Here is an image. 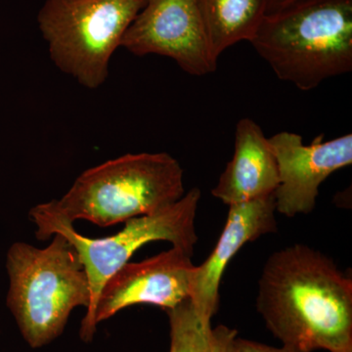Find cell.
Returning <instances> with one entry per match:
<instances>
[{
    "label": "cell",
    "instance_id": "obj_1",
    "mask_svg": "<svg viewBox=\"0 0 352 352\" xmlns=\"http://www.w3.org/2000/svg\"><path fill=\"white\" fill-rule=\"evenodd\" d=\"M256 309L284 346L312 352L352 346V281L307 245L273 252L258 281Z\"/></svg>",
    "mask_w": 352,
    "mask_h": 352
},
{
    "label": "cell",
    "instance_id": "obj_2",
    "mask_svg": "<svg viewBox=\"0 0 352 352\" xmlns=\"http://www.w3.org/2000/svg\"><path fill=\"white\" fill-rule=\"evenodd\" d=\"M251 43L279 80L309 91L352 71V0H303L267 14Z\"/></svg>",
    "mask_w": 352,
    "mask_h": 352
},
{
    "label": "cell",
    "instance_id": "obj_3",
    "mask_svg": "<svg viewBox=\"0 0 352 352\" xmlns=\"http://www.w3.org/2000/svg\"><path fill=\"white\" fill-rule=\"evenodd\" d=\"M184 171L168 153L127 154L85 170L51 207L67 220L106 228L155 214L184 196Z\"/></svg>",
    "mask_w": 352,
    "mask_h": 352
},
{
    "label": "cell",
    "instance_id": "obj_4",
    "mask_svg": "<svg viewBox=\"0 0 352 352\" xmlns=\"http://www.w3.org/2000/svg\"><path fill=\"white\" fill-rule=\"evenodd\" d=\"M7 305L32 349L57 339L72 311L88 307L90 288L78 252L61 234L44 249L18 242L7 252Z\"/></svg>",
    "mask_w": 352,
    "mask_h": 352
},
{
    "label": "cell",
    "instance_id": "obj_5",
    "mask_svg": "<svg viewBox=\"0 0 352 352\" xmlns=\"http://www.w3.org/2000/svg\"><path fill=\"white\" fill-rule=\"evenodd\" d=\"M201 197L200 189H191L170 207L126 220L119 233L101 239H91L76 232L73 222L55 212L50 201L32 208L30 217L36 224V238L44 241L54 234H61L75 248L87 273L90 302L80 325L82 340L91 342L96 333L94 310L101 289L141 247L166 241L193 256L198 242L195 219Z\"/></svg>",
    "mask_w": 352,
    "mask_h": 352
},
{
    "label": "cell",
    "instance_id": "obj_6",
    "mask_svg": "<svg viewBox=\"0 0 352 352\" xmlns=\"http://www.w3.org/2000/svg\"><path fill=\"white\" fill-rule=\"evenodd\" d=\"M147 0H46L38 25L51 60L82 87L106 82L109 63Z\"/></svg>",
    "mask_w": 352,
    "mask_h": 352
},
{
    "label": "cell",
    "instance_id": "obj_7",
    "mask_svg": "<svg viewBox=\"0 0 352 352\" xmlns=\"http://www.w3.org/2000/svg\"><path fill=\"white\" fill-rule=\"evenodd\" d=\"M120 47L136 56L170 58L192 76H207L217 69L197 0H148L122 36Z\"/></svg>",
    "mask_w": 352,
    "mask_h": 352
},
{
    "label": "cell",
    "instance_id": "obj_8",
    "mask_svg": "<svg viewBox=\"0 0 352 352\" xmlns=\"http://www.w3.org/2000/svg\"><path fill=\"white\" fill-rule=\"evenodd\" d=\"M323 134L305 145L294 132L282 131L270 140L276 157L279 183L274 191L276 212L287 217L312 212L322 183L352 164V134L323 141Z\"/></svg>",
    "mask_w": 352,
    "mask_h": 352
},
{
    "label": "cell",
    "instance_id": "obj_9",
    "mask_svg": "<svg viewBox=\"0 0 352 352\" xmlns=\"http://www.w3.org/2000/svg\"><path fill=\"white\" fill-rule=\"evenodd\" d=\"M192 256L173 247L140 263H127L101 289L95 305V325L132 305H150L168 310L190 298L195 268Z\"/></svg>",
    "mask_w": 352,
    "mask_h": 352
},
{
    "label": "cell",
    "instance_id": "obj_10",
    "mask_svg": "<svg viewBox=\"0 0 352 352\" xmlns=\"http://www.w3.org/2000/svg\"><path fill=\"white\" fill-rule=\"evenodd\" d=\"M274 194L229 206L226 226L214 251L192 275L190 300L204 316L212 319L219 302V285L227 265L247 243L276 233Z\"/></svg>",
    "mask_w": 352,
    "mask_h": 352
},
{
    "label": "cell",
    "instance_id": "obj_11",
    "mask_svg": "<svg viewBox=\"0 0 352 352\" xmlns=\"http://www.w3.org/2000/svg\"><path fill=\"white\" fill-rule=\"evenodd\" d=\"M279 183L278 166L270 140L251 119L236 126L235 151L212 194L227 206L274 194Z\"/></svg>",
    "mask_w": 352,
    "mask_h": 352
},
{
    "label": "cell",
    "instance_id": "obj_12",
    "mask_svg": "<svg viewBox=\"0 0 352 352\" xmlns=\"http://www.w3.org/2000/svg\"><path fill=\"white\" fill-rule=\"evenodd\" d=\"M210 55L240 41L251 43L267 13L266 0H197Z\"/></svg>",
    "mask_w": 352,
    "mask_h": 352
},
{
    "label": "cell",
    "instance_id": "obj_13",
    "mask_svg": "<svg viewBox=\"0 0 352 352\" xmlns=\"http://www.w3.org/2000/svg\"><path fill=\"white\" fill-rule=\"evenodd\" d=\"M166 311L170 320V352H210L212 319L201 315L190 298Z\"/></svg>",
    "mask_w": 352,
    "mask_h": 352
},
{
    "label": "cell",
    "instance_id": "obj_14",
    "mask_svg": "<svg viewBox=\"0 0 352 352\" xmlns=\"http://www.w3.org/2000/svg\"><path fill=\"white\" fill-rule=\"evenodd\" d=\"M237 337L238 332L235 329L224 325L212 328L210 352H235V340Z\"/></svg>",
    "mask_w": 352,
    "mask_h": 352
},
{
    "label": "cell",
    "instance_id": "obj_15",
    "mask_svg": "<svg viewBox=\"0 0 352 352\" xmlns=\"http://www.w3.org/2000/svg\"><path fill=\"white\" fill-rule=\"evenodd\" d=\"M235 352H307L296 347L282 346L274 347L254 340L240 339L237 337L235 340Z\"/></svg>",
    "mask_w": 352,
    "mask_h": 352
},
{
    "label": "cell",
    "instance_id": "obj_16",
    "mask_svg": "<svg viewBox=\"0 0 352 352\" xmlns=\"http://www.w3.org/2000/svg\"><path fill=\"white\" fill-rule=\"evenodd\" d=\"M267 1V14L278 12L292 6L302 2L303 0H266Z\"/></svg>",
    "mask_w": 352,
    "mask_h": 352
},
{
    "label": "cell",
    "instance_id": "obj_17",
    "mask_svg": "<svg viewBox=\"0 0 352 352\" xmlns=\"http://www.w3.org/2000/svg\"><path fill=\"white\" fill-rule=\"evenodd\" d=\"M338 352H352V346L349 347V349H342V351H338Z\"/></svg>",
    "mask_w": 352,
    "mask_h": 352
},
{
    "label": "cell",
    "instance_id": "obj_18",
    "mask_svg": "<svg viewBox=\"0 0 352 352\" xmlns=\"http://www.w3.org/2000/svg\"><path fill=\"white\" fill-rule=\"evenodd\" d=\"M147 1H148V0H147Z\"/></svg>",
    "mask_w": 352,
    "mask_h": 352
}]
</instances>
